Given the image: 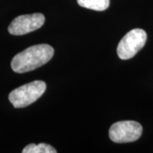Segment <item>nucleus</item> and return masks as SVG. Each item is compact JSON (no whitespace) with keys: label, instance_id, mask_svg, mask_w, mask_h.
I'll return each instance as SVG.
<instances>
[{"label":"nucleus","instance_id":"nucleus-5","mask_svg":"<svg viewBox=\"0 0 153 153\" xmlns=\"http://www.w3.org/2000/svg\"><path fill=\"white\" fill-rule=\"evenodd\" d=\"M45 17L43 14L35 13L31 15H23L14 19L8 27L9 33L12 35H24L43 27Z\"/></svg>","mask_w":153,"mask_h":153},{"label":"nucleus","instance_id":"nucleus-3","mask_svg":"<svg viewBox=\"0 0 153 153\" xmlns=\"http://www.w3.org/2000/svg\"><path fill=\"white\" fill-rule=\"evenodd\" d=\"M146 33L140 28L129 31L121 39L117 45V55L122 60H128L133 58L142 49L146 42Z\"/></svg>","mask_w":153,"mask_h":153},{"label":"nucleus","instance_id":"nucleus-1","mask_svg":"<svg viewBox=\"0 0 153 153\" xmlns=\"http://www.w3.org/2000/svg\"><path fill=\"white\" fill-rule=\"evenodd\" d=\"M55 53L49 44L31 46L15 55L11 60V68L17 73H24L35 70L49 62Z\"/></svg>","mask_w":153,"mask_h":153},{"label":"nucleus","instance_id":"nucleus-6","mask_svg":"<svg viewBox=\"0 0 153 153\" xmlns=\"http://www.w3.org/2000/svg\"><path fill=\"white\" fill-rule=\"evenodd\" d=\"M81 7L96 11L105 10L110 5V0H76Z\"/></svg>","mask_w":153,"mask_h":153},{"label":"nucleus","instance_id":"nucleus-2","mask_svg":"<svg viewBox=\"0 0 153 153\" xmlns=\"http://www.w3.org/2000/svg\"><path fill=\"white\" fill-rule=\"evenodd\" d=\"M46 90L44 81L36 80L14 89L9 95L11 104L16 108H23L33 104L40 98Z\"/></svg>","mask_w":153,"mask_h":153},{"label":"nucleus","instance_id":"nucleus-4","mask_svg":"<svg viewBox=\"0 0 153 153\" xmlns=\"http://www.w3.org/2000/svg\"><path fill=\"white\" fill-rule=\"evenodd\" d=\"M142 126L135 121H120L111 126L110 139L115 143H129L141 136Z\"/></svg>","mask_w":153,"mask_h":153},{"label":"nucleus","instance_id":"nucleus-7","mask_svg":"<svg viewBox=\"0 0 153 153\" xmlns=\"http://www.w3.org/2000/svg\"><path fill=\"white\" fill-rule=\"evenodd\" d=\"M23 153H56V150L48 144L41 143L38 145L30 144L22 151Z\"/></svg>","mask_w":153,"mask_h":153}]
</instances>
